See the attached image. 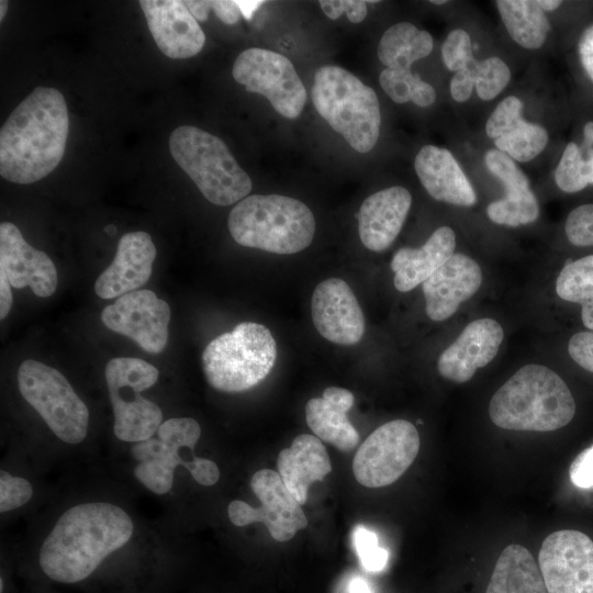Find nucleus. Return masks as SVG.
<instances>
[{"instance_id": "1", "label": "nucleus", "mask_w": 593, "mask_h": 593, "mask_svg": "<svg viewBox=\"0 0 593 593\" xmlns=\"http://www.w3.org/2000/svg\"><path fill=\"white\" fill-rule=\"evenodd\" d=\"M133 530L132 518L118 505L88 502L72 506L43 541L40 566L54 581H82L105 557L127 544Z\"/></svg>"}, {"instance_id": "2", "label": "nucleus", "mask_w": 593, "mask_h": 593, "mask_svg": "<svg viewBox=\"0 0 593 593\" xmlns=\"http://www.w3.org/2000/svg\"><path fill=\"white\" fill-rule=\"evenodd\" d=\"M68 128V111L61 92L36 87L1 127V177L20 184L46 177L63 159Z\"/></svg>"}, {"instance_id": "3", "label": "nucleus", "mask_w": 593, "mask_h": 593, "mask_svg": "<svg viewBox=\"0 0 593 593\" xmlns=\"http://www.w3.org/2000/svg\"><path fill=\"white\" fill-rule=\"evenodd\" d=\"M575 402L566 382L541 365L518 369L491 398L489 414L510 430L551 432L571 422Z\"/></svg>"}, {"instance_id": "4", "label": "nucleus", "mask_w": 593, "mask_h": 593, "mask_svg": "<svg viewBox=\"0 0 593 593\" xmlns=\"http://www.w3.org/2000/svg\"><path fill=\"white\" fill-rule=\"evenodd\" d=\"M227 225L237 244L282 255L305 249L315 232L312 211L279 194L246 197L231 210Z\"/></svg>"}, {"instance_id": "5", "label": "nucleus", "mask_w": 593, "mask_h": 593, "mask_svg": "<svg viewBox=\"0 0 593 593\" xmlns=\"http://www.w3.org/2000/svg\"><path fill=\"white\" fill-rule=\"evenodd\" d=\"M312 101L318 114L355 150H371L380 134L381 113L374 90L339 66L314 75Z\"/></svg>"}, {"instance_id": "6", "label": "nucleus", "mask_w": 593, "mask_h": 593, "mask_svg": "<svg viewBox=\"0 0 593 593\" xmlns=\"http://www.w3.org/2000/svg\"><path fill=\"white\" fill-rule=\"evenodd\" d=\"M169 149L176 163L211 203L231 205L250 192L249 176L217 136L195 126L182 125L170 134Z\"/></svg>"}, {"instance_id": "7", "label": "nucleus", "mask_w": 593, "mask_h": 593, "mask_svg": "<svg viewBox=\"0 0 593 593\" xmlns=\"http://www.w3.org/2000/svg\"><path fill=\"white\" fill-rule=\"evenodd\" d=\"M277 345L262 324L243 322L211 340L202 366L211 387L223 392H243L259 384L271 371Z\"/></svg>"}, {"instance_id": "8", "label": "nucleus", "mask_w": 593, "mask_h": 593, "mask_svg": "<svg viewBox=\"0 0 593 593\" xmlns=\"http://www.w3.org/2000/svg\"><path fill=\"white\" fill-rule=\"evenodd\" d=\"M104 374L116 438L138 443L154 437L163 423V412L141 392L156 383L157 368L139 358L118 357L107 363Z\"/></svg>"}, {"instance_id": "9", "label": "nucleus", "mask_w": 593, "mask_h": 593, "mask_svg": "<svg viewBox=\"0 0 593 593\" xmlns=\"http://www.w3.org/2000/svg\"><path fill=\"white\" fill-rule=\"evenodd\" d=\"M18 384L24 400L60 440L75 445L86 438L89 410L58 370L26 359L19 367Z\"/></svg>"}, {"instance_id": "10", "label": "nucleus", "mask_w": 593, "mask_h": 593, "mask_svg": "<svg viewBox=\"0 0 593 593\" xmlns=\"http://www.w3.org/2000/svg\"><path fill=\"white\" fill-rule=\"evenodd\" d=\"M419 445V434L409 421L394 419L379 426L357 449L355 479L367 488L392 484L413 463Z\"/></svg>"}, {"instance_id": "11", "label": "nucleus", "mask_w": 593, "mask_h": 593, "mask_svg": "<svg viewBox=\"0 0 593 593\" xmlns=\"http://www.w3.org/2000/svg\"><path fill=\"white\" fill-rule=\"evenodd\" d=\"M232 72L248 92L266 97L282 116L296 119L301 114L306 90L286 56L269 49L248 48L237 56Z\"/></svg>"}, {"instance_id": "12", "label": "nucleus", "mask_w": 593, "mask_h": 593, "mask_svg": "<svg viewBox=\"0 0 593 593\" xmlns=\"http://www.w3.org/2000/svg\"><path fill=\"white\" fill-rule=\"evenodd\" d=\"M250 486L260 505L253 507L240 500L232 501L227 514L235 526L260 522L277 541H288L307 526L302 505L284 485L277 471L258 470L251 477Z\"/></svg>"}, {"instance_id": "13", "label": "nucleus", "mask_w": 593, "mask_h": 593, "mask_svg": "<svg viewBox=\"0 0 593 593\" xmlns=\"http://www.w3.org/2000/svg\"><path fill=\"white\" fill-rule=\"evenodd\" d=\"M538 566L547 593H593V540L588 535L573 529L548 535Z\"/></svg>"}, {"instance_id": "14", "label": "nucleus", "mask_w": 593, "mask_h": 593, "mask_svg": "<svg viewBox=\"0 0 593 593\" xmlns=\"http://www.w3.org/2000/svg\"><path fill=\"white\" fill-rule=\"evenodd\" d=\"M170 314L168 303L145 289L118 298L103 309L101 320L109 329L132 338L143 350L159 354L168 340Z\"/></svg>"}, {"instance_id": "15", "label": "nucleus", "mask_w": 593, "mask_h": 593, "mask_svg": "<svg viewBox=\"0 0 593 593\" xmlns=\"http://www.w3.org/2000/svg\"><path fill=\"white\" fill-rule=\"evenodd\" d=\"M316 331L338 345L357 344L365 333V317L350 287L339 278L318 283L311 300Z\"/></svg>"}, {"instance_id": "16", "label": "nucleus", "mask_w": 593, "mask_h": 593, "mask_svg": "<svg viewBox=\"0 0 593 593\" xmlns=\"http://www.w3.org/2000/svg\"><path fill=\"white\" fill-rule=\"evenodd\" d=\"M0 269L4 270L11 287H29L41 298L52 295L57 288V272L52 259L32 247L10 222L0 224Z\"/></svg>"}, {"instance_id": "17", "label": "nucleus", "mask_w": 593, "mask_h": 593, "mask_svg": "<svg viewBox=\"0 0 593 593\" xmlns=\"http://www.w3.org/2000/svg\"><path fill=\"white\" fill-rule=\"evenodd\" d=\"M149 32L163 54L180 59L202 49L205 35L198 21L179 0H141Z\"/></svg>"}, {"instance_id": "18", "label": "nucleus", "mask_w": 593, "mask_h": 593, "mask_svg": "<svg viewBox=\"0 0 593 593\" xmlns=\"http://www.w3.org/2000/svg\"><path fill=\"white\" fill-rule=\"evenodd\" d=\"M503 336V328L495 320L469 323L440 355L437 362L440 376L457 383L469 381L479 368L494 359Z\"/></svg>"}, {"instance_id": "19", "label": "nucleus", "mask_w": 593, "mask_h": 593, "mask_svg": "<svg viewBox=\"0 0 593 593\" xmlns=\"http://www.w3.org/2000/svg\"><path fill=\"white\" fill-rule=\"evenodd\" d=\"M156 247L146 232L124 234L111 265L98 277L94 292L101 299H113L144 286L153 270Z\"/></svg>"}, {"instance_id": "20", "label": "nucleus", "mask_w": 593, "mask_h": 593, "mask_svg": "<svg viewBox=\"0 0 593 593\" xmlns=\"http://www.w3.org/2000/svg\"><path fill=\"white\" fill-rule=\"evenodd\" d=\"M481 282L479 265L467 255L454 254L422 283L428 317L436 322L447 320L479 290Z\"/></svg>"}, {"instance_id": "21", "label": "nucleus", "mask_w": 593, "mask_h": 593, "mask_svg": "<svg viewBox=\"0 0 593 593\" xmlns=\"http://www.w3.org/2000/svg\"><path fill=\"white\" fill-rule=\"evenodd\" d=\"M523 102L510 96L503 99L485 124V132L496 148L513 160L529 161L538 156L548 143L545 127L523 119Z\"/></svg>"}, {"instance_id": "22", "label": "nucleus", "mask_w": 593, "mask_h": 593, "mask_svg": "<svg viewBox=\"0 0 593 593\" xmlns=\"http://www.w3.org/2000/svg\"><path fill=\"white\" fill-rule=\"evenodd\" d=\"M412 204L409 190L391 187L366 198L357 214L361 243L372 251L387 249L399 235Z\"/></svg>"}, {"instance_id": "23", "label": "nucleus", "mask_w": 593, "mask_h": 593, "mask_svg": "<svg viewBox=\"0 0 593 593\" xmlns=\"http://www.w3.org/2000/svg\"><path fill=\"white\" fill-rule=\"evenodd\" d=\"M414 167L421 183L435 200L461 206L477 202L472 184L449 150L426 145L417 153Z\"/></svg>"}, {"instance_id": "24", "label": "nucleus", "mask_w": 593, "mask_h": 593, "mask_svg": "<svg viewBox=\"0 0 593 593\" xmlns=\"http://www.w3.org/2000/svg\"><path fill=\"white\" fill-rule=\"evenodd\" d=\"M354 401V394L347 389L326 388L322 398H313L305 404L307 426L317 438L338 450H353L359 441V434L347 416Z\"/></svg>"}, {"instance_id": "25", "label": "nucleus", "mask_w": 593, "mask_h": 593, "mask_svg": "<svg viewBox=\"0 0 593 593\" xmlns=\"http://www.w3.org/2000/svg\"><path fill=\"white\" fill-rule=\"evenodd\" d=\"M277 468L284 485L303 505L310 485L322 481L332 471V463L320 438L301 434L292 440L289 448L279 452Z\"/></svg>"}, {"instance_id": "26", "label": "nucleus", "mask_w": 593, "mask_h": 593, "mask_svg": "<svg viewBox=\"0 0 593 593\" xmlns=\"http://www.w3.org/2000/svg\"><path fill=\"white\" fill-rule=\"evenodd\" d=\"M456 235L448 226H440L419 248L403 247L391 261L394 287L407 292L427 280L455 254Z\"/></svg>"}, {"instance_id": "27", "label": "nucleus", "mask_w": 593, "mask_h": 593, "mask_svg": "<svg viewBox=\"0 0 593 593\" xmlns=\"http://www.w3.org/2000/svg\"><path fill=\"white\" fill-rule=\"evenodd\" d=\"M485 593H547V589L529 550L511 544L501 552Z\"/></svg>"}, {"instance_id": "28", "label": "nucleus", "mask_w": 593, "mask_h": 593, "mask_svg": "<svg viewBox=\"0 0 593 593\" xmlns=\"http://www.w3.org/2000/svg\"><path fill=\"white\" fill-rule=\"evenodd\" d=\"M433 37L410 22H399L390 26L378 45V58L385 68L411 70L414 61L433 51Z\"/></svg>"}, {"instance_id": "29", "label": "nucleus", "mask_w": 593, "mask_h": 593, "mask_svg": "<svg viewBox=\"0 0 593 593\" xmlns=\"http://www.w3.org/2000/svg\"><path fill=\"white\" fill-rule=\"evenodd\" d=\"M510 36L528 49L539 48L550 30L549 21L533 0H499L495 2Z\"/></svg>"}, {"instance_id": "30", "label": "nucleus", "mask_w": 593, "mask_h": 593, "mask_svg": "<svg viewBox=\"0 0 593 593\" xmlns=\"http://www.w3.org/2000/svg\"><path fill=\"white\" fill-rule=\"evenodd\" d=\"M556 292L562 300L581 305V318L593 331V255L571 260L561 269Z\"/></svg>"}, {"instance_id": "31", "label": "nucleus", "mask_w": 593, "mask_h": 593, "mask_svg": "<svg viewBox=\"0 0 593 593\" xmlns=\"http://www.w3.org/2000/svg\"><path fill=\"white\" fill-rule=\"evenodd\" d=\"M486 213L492 222L515 227L536 221L539 205L536 195L527 189L506 193L503 199L490 203Z\"/></svg>"}, {"instance_id": "32", "label": "nucleus", "mask_w": 593, "mask_h": 593, "mask_svg": "<svg viewBox=\"0 0 593 593\" xmlns=\"http://www.w3.org/2000/svg\"><path fill=\"white\" fill-rule=\"evenodd\" d=\"M582 150L575 143H569L555 171V180L559 189L574 193L593 183V148Z\"/></svg>"}, {"instance_id": "33", "label": "nucleus", "mask_w": 593, "mask_h": 593, "mask_svg": "<svg viewBox=\"0 0 593 593\" xmlns=\"http://www.w3.org/2000/svg\"><path fill=\"white\" fill-rule=\"evenodd\" d=\"M474 81L480 99H494L508 83L511 71L508 66L496 56L478 60L473 58L466 67Z\"/></svg>"}, {"instance_id": "34", "label": "nucleus", "mask_w": 593, "mask_h": 593, "mask_svg": "<svg viewBox=\"0 0 593 593\" xmlns=\"http://www.w3.org/2000/svg\"><path fill=\"white\" fill-rule=\"evenodd\" d=\"M484 161L490 172L503 183L506 193L529 189L527 177L505 153L491 149L485 154Z\"/></svg>"}, {"instance_id": "35", "label": "nucleus", "mask_w": 593, "mask_h": 593, "mask_svg": "<svg viewBox=\"0 0 593 593\" xmlns=\"http://www.w3.org/2000/svg\"><path fill=\"white\" fill-rule=\"evenodd\" d=\"M354 544L362 567L369 572H381L387 563L389 553L379 546L377 535L358 526L354 532Z\"/></svg>"}, {"instance_id": "36", "label": "nucleus", "mask_w": 593, "mask_h": 593, "mask_svg": "<svg viewBox=\"0 0 593 593\" xmlns=\"http://www.w3.org/2000/svg\"><path fill=\"white\" fill-rule=\"evenodd\" d=\"M175 469L164 460L138 462L134 469L136 479L149 491L166 494L172 489Z\"/></svg>"}, {"instance_id": "37", "label": "nucleus", "mask_w": 593, "mask_h": 593, "mask_svg": "<svg viewBox=\"0 0 593 593\" xmlns=\"http://www.w3.org/2000/svg\"><path fill=\"white\" fill-rule=\"evenodd\" d=\"M441 56L449 70L456 72L466 68L474 58L469 34L460 29L451 31L441 46Z\"/></svg>"}, {"instance_id": "38", "label": "nucleus", "mask_w": 593, "mask_h": 593, "mask_svg": "<svg viewBox=\"0 0 593 593\" xmlns=\"http://www.w3.org/2000/svg\"><path fill=\"white\" fill-rule=\"evenodd\" d=\"M33 494L31 483L8 471H0V512L5 513L26 504Z\"/></svg>"}, {"instance_id": "39", "label": "nucleus", "mask_w": 593, "mask_h": 593, "mask_svg": "<svg viewBox=\"0 0 593 593\" xmlns=\"http://www.w3.org/2000/svg\"><path fill=\"white\" fill-rule=\"evenodd\" d=\"M566 235L574 246H593V203L573 209L566 221Z\"/></svg>"}, {"instance_id": "40", "label": "nucleus", "mask_w": 593, "mask_h": 593, "mask_svg": "<svg viewBox=\"0 0 593 593\" xmlns=\"http://www.w3.org/2000/svg\"><path fill=\"white\" fill-rule=\"evenodd\" d=\"M414 74L411 70L384 68L379 82L384 92L395 103H406L411 101V81Z\"/></svg>"}, {"instance_id": "41", "label": "nucleus", "mask_w": 593, "mask_h": 593, "mask_svg": "<svg viewBox=\"0 0 593 593\" xmlns=\"http://www.w3.org/2000/svg\"><path fill=\"white\" fill-rule=\"evenodd\" d=\"M321 9L332 20L338 19L344 12L353 23L361 22L367 15V1L362 0H322Z\"/></svg>"}, {"instance_id": "42", "label": "nucleus", "mask_w": 593, "mask_h": 593, "mask_svg": "<svg viewBox=\"0 0 593 593\" xmlns=\"http://www.w3.org/2000/svg\"><path fill=\"white\" fill-rule=\"evenodd\" d=\"M568 351L580 367L593 372V331L574 334L569 340Z\"/></svg>"}, {"instance_id": "43", "label": "nucleus", "mask_w": 593, "mask_h": 593, "mask_svg": "<svg viewBox=\"0 0 593 593\" xmlns=\"http://www.w3.org/2000/svg\"><path fill=\"white\" fill-rule=\"evenodd\" d=\"M569 475L571 482L578 488L593 486V444L575 457L570 466Z\"/></svg>"}, {"instance_id": "44", "label": "nucleus", "mask_w": 593, "mask_h": 593, "mask_svg": "<svg viewBox=\"0 0 593 593\" xmlns=\"http://www.w3.org/2000/svg\"><path fill=\"white\" fill-rule=\"evenodd\" d=\"M474 81L467 68L456 71L450 81V93L457 102L467 101L473 90Z\"/></svg>"}, {"instance_id": "45", "label": "nucleus", "mask_w": 593, "mask_h": 593, "mask_svg": "<svg viewBox=\"0 0 593 593\" xmlns=\"http://www.w3.org/2000/svg\"><path fill=\"white\" fill-rule=\"evenodd\" d=\"M578 52L584 71L593 81V24L588 26L581 34Z\"/></svg>"}, {"instance_id": "46", "label": "nucleus", "mask_w": 593, "mask_h": 593, "mask_svg": "<svg viewBox=\"0 0 593 593\" xmlns=\"http://www.w3.org/2000/svg\"><path fill=\"white\" fill-rule=\"evenodd\" d=\"M435 99V89L414 74L411 81V101L418 107L425 108L433 104Z\"/></svg>"}, {"instance_id": "47", "label": "nucleus", "mask_w": 593, "mask_h": 593, "mask_svg": "<svg viewBox=\"0 0 593 593\" xmlns=\"http://www.w3.org/2000/svg\"><path fill=\"white\" fill-rule=\"evenodd\" d=\"M210 3L211 9L223 23L232 25L238 22L242 13L236 1L216 0Z\"/></svg>"}, {"instance_id": "48", "label": "nucleus", "mask_w": 593, "mask_h": 593, "mask_svg": "<svg viewBox=\"0 0 593 593\" xmlns=\"http://www.w3.org/2000/svg\"><path fill=\"white\" fill-rule=\"evenodd\" d=\"M12 306L11 284L3 269H0V318L9 314Z\"/></svg>"}, {"instance_id": "49", "label": "nucleus", "mask_w": 593, "mask_h": 593, "mask_svg": "<svg viewBox=\"0 0 593 593\" xmlns=\"http://www.w3.org/2000/svg\"><path fill=\"white\" fill-rule=\"evenodd\" d=\"M192 16L200 22H204L209 18V11L211 9L210 1H183Z\"/></svg>"}, {"instance_id": "50", "label": "nucleus", "mask_w": 593, "mask_h": 593, "mask_svg": "<svg viewBox=\"0 0 593 593\" xmlns=\"http://www.w3.org/2000/svg\"><path fill=\"white\" fill-rule=\"evenodd\" d=\"M347 593H372V591L365 579L355 577L348 583Z\"/></svg>"}, {"instance_id": "51", "label": "nucleus", "mask_w": 593, "mask_h": 593, "mask_svg": "<svg viewBox=\"0 0 593 593\" xmlns=\"http://www.w3.org/2000/svg\"><path fill=\"white\" fill-rule=\"evenodd\" d=\"M240 13L247 20H250L254 12L262 4V1H236Z\"/></svg>"}, {"instance_id": "52", "label": "nucleus", "mask_w": 593, "mask_h": 593, "mask_svg": "<svg viewBox=\"0 0 593 593\" xmlns=\"http://www.w3.org/2000/svg\"><path fill=\"white\" fill-rule=\"evenodd\" d=\"M584 142L583 149H590L593 145V121L588 122L583 130Z\"/></svg>"}, {"instance_id": "53", "label": "nucleus", "mask_w": 593, "mask_h": 593, "mask_svg": "<svg viewBox=\"0 0 593 593\" xmlns=\"http://www.w3.org/2000/svg\"><path fill=\"white\" fill-rule=\"evenodd\" d=\"M537 4L541 8L542 11H553L560 7L561 1L559 0H538Z\"/></svg>"}, {"instance_id": "54", "label": "nucleus", "mask_w": 593, "mask_h": 593, "mask_svg": "<svg viewBox=\"0 0 593 593\" xmlns=\"http://www.w3.org/2000/svg\"><path fill=\"white\" fill-rule=\"evenodd\" d=\"M7 9H8V1L1 0L0 1V21L3 20Z\"/></svg>"}, {"instance_id": "55", "label": "nucleus", "mask_w": 593, "mask_h": 593, "mask_svg": "<svg viewBox=\"0 0 593 593\" xmlns=\"http://www.w3.org/2000/svg\"><path fill=\"white\" fill-rule=\"evenodd\" d=\"M104 232L109 235H114L116 232V227L112 224L104 227Z\"/></svg>"}, {"instance_id": "56", "label": "nucleus", "mask_w": 593, "mask_h": 593, "mask_svg": "<svg viewBox=\"0 0 593 593\" xmlns=\"http://www.w3.org/2000/svg\"><path fill=\"white\" fill-rule=\"evenodd\" d=\"M446 2H447L446 0H432L430 1V3H434V4H444Z\"/></svg>"}, {"instance_id": "57", "label": "nucleus", "mask_w": 593, "mask_h": 593, "mask_svg": "<svg viewBox=\"0 0 593 593\" xmlns=\"http://www.w3.org/2000/svg\"><path fill=\"white\" fill-rule=\"evenodd\" d=\"M0 591L1 592L3 591V580L2 579L0 580Z\"/></svg>"}]
</instances>
